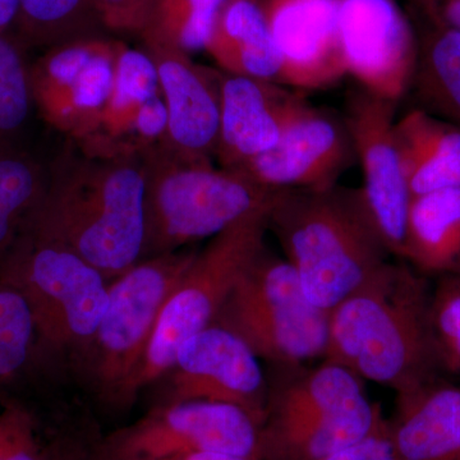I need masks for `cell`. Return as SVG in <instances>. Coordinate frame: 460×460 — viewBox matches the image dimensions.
Masks as SVG:
<instances>
[{"mask_svg": "<svg viewBox=\"0 0 460 460\" xmlns=\"http://www.w3.org/2000/svg\"><path fill=\"white\" fill-rule=\"evenodd\" d=\"M29 229L75 251L108 280L142 260L145 177L140 156L90 155L69 140L49 168Z\"/></svg>", "mask_w": 460, "mask_h": 460, "instance_id": "1", "label": "cell"}, {"mask_svg": "<svg viewBox=\"0 0 460 460\" xmlns=\"http://www.w3.org/2000/svg\"><path fill=\"white\" fill-rule=\"evenodd\" d=\"M429 305L425 279L389 261L330 311L323 357L396 394L425 385L445 371Z\"/></svg>", "mask_w": 460, "mask_h": 460, "instance_id": "2", "label": "cell"}, {"mask_svg": "<svg viewBox=\"0 0 460 460\" xmlns=\"http://www.w3.org/2000/svg\"><path fill=\"white\" fill-rule=\"evenodd\" d=\"M308 301L330 313L389 262L359 190H280L268 214Z\"/></svg>", "mask_w": 460, "mask_h": 460, "instance_id": "3", "label": "cell"}, {"mask_svg": "<svg viewBox=\"0 0 460 460\" xmlns=\"http://www.w3.org/2000/svg\"><path fill=\"white\" fill-rule=\"evenodd\" d=\"M140 157L145 177L142 260L177 252L250 215L269 211L280 192L162 140Z\"/></svg>", "mask_w": 460, "mask_h": 460, "instance_id": "4", "label": "cell"}, {"mask_svg": "<svg viewBox=\"0 0 460 460\" xmlns=\"http://www.w3.org/2000/svg\"><path fill=\"white\" fill-rule=\"evenodd\" d=\"M0 278L26 296L45 367L65 359L75 365L105 313L111 280L75 251L30 229L0 262Z\"/></svg>", "mask_w": 460, "mask_h": 460, "instance_id": "5", "label": "cell"}, {"mask_svg": "<svg viewBox=\"0 0 460 460\" xmlns=\"http://www.w3.org/2000/svg\"><path fill=\"white\" fill-rule=\"evenodd\" d=\"M198 250L148 259L109 286L108 305L86 352L75 366L100 404L115 411L131 407L135 385L165 299Z\"/></svg>", "mask_w": 460, "mask_h": 460, "instance_id": "6", "label": "cell"}, {"mask_svg": "<svg viewBox=\"0 0 460 460\" xmlns=\"http://www.w3.org/2000/svg\"><path fill=\"white\" fill-rule=\"evenodd\" d=\"M213 325L234 332L274 367L323 357L328 345L329 313L308 301L292 265L266 246L241 275Z\"/></svg>", "mask_w": 460, "mask_h": 460, "instance_id": "7", "label": "cell"}, {"mask_svg": "<svg viewBox=\"0 0 460 460\" xmlns=\"http://www.w3.org/2000/svg\"><path fill=\"white\" fill-rule=\"evenodd\" d=\"M268 214L239 220L196 253L157 317L136 380V395L168 374L187 339L213 325L241 275L266 246Z\"/></svg>", "mask_w": 460, "mask_h": 460, "instance_id": "8", "label": "cell"}, {"mask_svg": "<svg viewBox=\"0 0 460 460\" xmlns=\"http://www.w3.org/2000/svg\"><path fill=\"white\" fill-rule=\"evenodd\" d=\"M105 441L115 460L202 452L261 460V425L226 402H159L132 425L105 436Z\"/></svg>", "mask_w": 460, "mask_h": 460, "instance_id": "9", "label": "cell"}, {"mask_svg": "<svg viewBox=\"0 0 460 460\" xmlns=\"http://www.w3.org/2000/svg\"><path fill=\"white\" fill-rule=\"evenodd\" d=\"M396 102L362 87L347 99L344 124L362 168L363 204L390 255L404 259L411 193L394 136Z\"/></svg>", "mask_w": 460, "mask_h": 460, "instance_id": "10", "label": "cell"}, {"mask_svg": "<svg viewBox=\"0 0 460 460\" xmlns=\"http://www.w3.org/2000/svg\"><path fill=\"white\" fill-rule=\"evenodd\" d=\"M337 40L359 87L393 102L410 91L419 40L395 0H338Z\"/></svg>", "mask_w": 460, "mask_h": 460, "instance_id": "11", "label": "cell"}, {"mask_svg": "<svg viewBox=\"0 0 460 460\" xmlns=\"http://www.w3.org/2000/svg\"><path fill=\"white\" fill-rule=\"evenodd\" d=\"M159 402L205 401L237 405L262 426L268 405V378L259 357L238 335L210 325L178 349ZM156 383V384H157Z\"/></svg>", "mask_w": 460, "mask_h": 460, "instance_id": "12", "label": "cell"}, {"mask_svg": "<svg viewBox=\"0 0 460 460\" xmlns=\"http://www.w3.org/2000/svg\"><path fill=\"white\" fill-rule=\"evenodd\" d=\"M354 156L344 120L341 122L302 98L275 146L233 172L275 192L326 190L337 186Z\"/></svg>", "mask_w": 460, "mask_h": 460, "instance_id": "13", "label": "cell"}, {"mask_svg": "<svg viewBox=\"0 0 460 460\" xmlns=\"http://www.w3.org/2000/svg\"><path fill=\"white\" fill-rule=\"evenodd\" d=\"M280 59V84L321 90L344 77L337 40L338 0H261Z\"/></svg>", "mask_w": 460, "mask_h": 460, "instance_id": "14", "label": "cell"}, {"mask_svg": "<svg viewBox=\"0 0 460 460\" xmlns=\"http://www.w3.org/2000/svg\"><path fill=\"white\" fill-rule=\"evenodd\" d=\"M302 99L283 84L220 74V118L214 163L237 171L275 146Z\"/></svg>", "mask_w": 460, "mask_h": 460, "instance_id": "15", "label": "cell"}, {"mask_svg": "<svg viewBox=\"0 0 460 460\" xmlns=\"http://www.w3.org/2000/svg\"><path fill=\"white\" fill-rule=\"evenodd\" d=\"M155 65L168 124L163 142L196 157L213 159L219 132V72L193 62L190 54L142 45Z\"/></svg>", "mask_w": 460, "mask_h": 460, "instance_id": "16", "label": "cell"}, {"mask_svg": "<svg viewBox=\"0 0 460 460\" xmlns=\"http://www.w3.org/2000/svg\"><path fill=\"white\" fill-rule=\"evenodd\" d=\"M387 435L396 460H460V387L438 377L399 393Z\"/></svg>", "mask_w": 460, "mask_h": 460, "instance_id": "17", "label": "cell"}, {"mask_svg": "<svg viewBox=\"0 0 460 460\" xmlns=\"http://www.w3.org/2000/svg\"><path fill=\"white\" fill-rule=\"evenodd\" d=\"M160 93L155 65L144 49L120 41L115 59L113 87L95 127L72 141L84 153L98 156H131L140 150L137 123L141 107Z\"/></svg>", "mask_w": 460, "mask_h": 460, "instance_id": "18", "label": "cell"}, {"mask_svg": "<svg viewBox=\"0 0 460 460\" xmlns=\"http://www.w3.org/2000/svg\"><path fill=\"white\" fill-rule=\"evenodd\" d=\"M394 136L411 198L460 189V128L411 109L395 119Z\"/></svg>", "mask_w": 460, "mask_h": 460, "instance_id": "19", "label": "cell"}, {"mask_svg": "<svg viewBox=\"0 0 460 460\" xmlns=\"http://www.w3.org/2000/svg\"><path fill=\"white\" fill-rule=\"evenodd\" d=\"M204 50L224 74L280 84V59L261 0H223Z\"/></svg>", "mask_w": 460, "mask_h": 460, "instance_id": "20", "label": "cell"}, {"mask_svg": "<svg viewBox=\"0 0 460 460\" xmlns=\"http://www.w3.org/2000/svg\"><path fill=\"white\" fill-rule=\"evenodd\" d=\"M275 367L280 374L268 380V405L263 422H288L330 416L367 402L362 380L332 361L310 371Z\"/></svg>", "mask_w": 460, "mask_h": 460, "instance_id": "21", "label": "cell"}, {"mask_svg": "<svg viewBox=\"0 0 460 460\" xmlns=\"http://www.w3.org/2000/svg\"><path fill=\"white\" fill-rule=\"evenodd\" d=\"M380 408L359 407L314 419L263 422L261 460H328L383 425Z\"/></svg>", "mask_w": 460, "mask_h": 460, "instance_id": "22", "label": "cell"}, {"mask_svg": "<svg viewBox=\"0 0 460 460\" xmlns=\"http://www.w3.org/2000/svg\"><path fill=\"white\" fill-rule=\"evenodd\" d=\"M404 259L426 274H458L460 189L411 199Z\"/></svg>", "mask_w": 460, "mask_h": 460, "instance_id": "23", "label": "cell"}, {"mask_svg": "<svg viewBox=\"0 0 460 460\" xmlns=\"http://www.w3.org/2000/svg\"><path fill=\"white\" fill-rule=\"evenodd\" d=\"M119 44L109 39L72 83L33 102L42 119L69 140H81L98 122L113 87Z\"/></svg>", "mask_w": 460, "mask_h": 460, "instance_id": "24", "label": "cell"}, {"mask_svg": "<svg viewBox=\"0 0 460 460\" xmlns=\"http://www.w3.org/2000/svg\"><path fill=\"white\" fill-rule=\"evenodd\" d=\"M48 174L47 166L17 142L0 144V262L29 229Z\"/></svg>", "mask_w": 460, "mask_h": 460, "instance_id": "25", "label": "cell"}, {"mask_svg": "<svg viewBox=\"0 0 460 460\" xmlns=\"http://www.w3.org/2000/svg\"><path fill=\"white\" fill-rule=\"evenodd\" d=\"M45 368L31 307L17 287L0 278V394H25Z\"/></svg>", "mask_w": 460, "mask_h": 460, "instance_id": "26", "label": "cell"}, {"mask_svg": "<svg viewBox=\"0 0 460 460\" xmlns=\"http://www.w3.org/2000/svg\"><path fill=\"white\" fill-rule=\"evenodd\" d=\"M411 89L423 111L460 128V32L435 27L419 41Z\"/></svg>", "mask_w": 460, "mask_h": 460, "instance_id": "27", "label": "cell"}, {"mask_svg": "<svg viewBox=\"0 0 460 460\" xmlns=\"http://www.w3.org/2000/svg\"><path fill=\"white\" fill-rule=\"evenodd\" d=\"M96 0H21L13 35L26 50L104 35Z\"/></svg>", "mask_w": 460, "mask_h": 460, "instance_id": "28", "label": "cell"}, {"mask_svg": "<svg viewBox=\"0 0 460 460\" xmlns=\"http://www.w3.org/2000/svg\"><path fill=\"white\" fill-rule=\"evenodd\" d=\"M223 0H154L142 45H157L192 56L204 50Z\"/></svg>", "mask_w": 460, "mask_h": 460, "instance_id": "29", "label": "cell"}, {"mask_svg": "<svg viewBox=\"0 0 460 460\" xmlns=\"http://www.w3.org/2000/svg\"><path fill=\"white\" fill-rule=\"evenodd\" d=\"M13 32H0V144H13L33 108L30 63Z\"/></svg>", "mask_w": 460, "mask_h": 460, "instance_id": "30", "label": "cell"}, {"mask_svg": "<svg viewBox=\"0 0 460 460\" xmlns=\"http://www.w3.org/2000/svg\"><path fill=\"white\" fill-rule=\"evenodd\" d=\"M48 435L23 393L0 394V460H45Z\"/></svg>", "mask_w": 460, "mask_h": 460, "instance_id": "31", "label": "cell"}, {"mask_svg": "<svg viewBox=\"0 0 460 460\" xmlns=\"http://www.w3.org/2000/svg\"><path fill=\"white\" fill-rule=\"evenodd\" d=\"M431 292L432 332L445 371L460 374V274H445Z\"/></svg>", "mask_w": 460, "mask_h": 460, "instance_id": "32", "label": "cell"}, {"mask_svg": "<svg viewBox=\"0 0 460 460\" xmlns=\"http://www.w3.org/2000/svg\"><path fill=\"white\" fill-rule=\"evenodd\" d=\"M45 460H115L105 436L89 426L59 428L48 434Z\"/></svg>", "mask_w": 460, "mask_h": 460, "instance_id": "33", "label": "cell"}, {"mask_svg": "<svg viewBox=\"0 0 460 460\" xmlns=\"http://www.w3.org/2000/svg\"><path fill=\"white\" fill-rule=\"evenodd\" d=\"M154 0H96L105 31L138 35L146 25Z\"/></svg>", "mask_w": 460, "mask_h": 460, "instance_id": "34", "label": "cell"}, {"mask_svg": "<svg viewBox=\"0 0 460 460\" xmlns=\"http://www.w3.org/2000/svg\"><path fill=\"white\" fill-rule=\"evenodd\" d=\"M328 460H396L387 435V420L372 434Z\"/></svg>", "mask_w": 460, "mask_h": 460, "instance_id": "35", "label": "cell"}, {"mask_svg": "<svg viewBox=\"0 0 460 460\" xmlns=\"http://www.w3.org/2000/svg\"><path fill=\"white\" fill-rule=\"evenodd\" d=\"M435 27L460 32V0H419Z\"/></svg>", "mask_w": 460, "mask_h": 460, "instance_id": "36", "label": "cell"}, {"mask_svg": "<svg viewBox=\"0 0 460 460\" xmlns=\"http://www.w3.org/2000/svg\"><path fill=\"white\" fill-rule=\"evenodd\" d=\"M137 460H252L241 458V456H229L222 453H181L172 456H160V458L137 459Z\"/></svg>", "mask_w": 460, "mask_h": 460, "instance_id": "37", "label": "cell"}, {"mask_svg": "<svg viewBox=\"0 0 460 460\" xmlns=\"http://www.w3.org/2000/svg\"><path fill=\"white\" fill-rule=\"evenodd\" d=\"M21 0H0V32L13 30Z\"/></svg>", "mask_w": 460, "mask_h": 460, "instance_id": "38", "label": "cell"}, {"mask_svg": "<svg viewBox=\"0 0 460 460\" xmlns=\"http://www.w3.org/2000/svg\"><path fill=\"white\" fill-rule=\"evenodd\" d=\"M458 274H460V271L458 272Z\"/></svg>", "mask_w": 460, "mask_h": 460, "instance_id": "39", "label": "cell"}]
</instances>
